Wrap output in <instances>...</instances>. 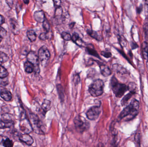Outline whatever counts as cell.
<instances>
[{"mask_svg": "<svg viewBox=\"0 0 148 147\" xmlns=\"http://www.w3.org/2000/svg\"><path fill=\"white\" fill-rule=\"evenodd\" d=\"M134 94V93H132V92H130L129 93L124 96V97L122 99L121 101V105L122 106L126 105Z\"/></svg>", "mask_w": 148, "mask_h": 147, "instance_id": "24", "label": "cell"}, {"mask_svg": "<svg viewBox=\"0 0 148 147\" xmlns=\"http://www.w3.org/2000/svg\"><path fill=\"white\" fill-rule=\"evenodd\" d=\"M20 140L22 142L25 143L28 146H31L34 143V140L28 134H25L21 135L19 137Z\"/></svg>", "mask_w": 148, "mask_h": 147, "instance_id": "10", "label": "cell"}, {"mask_svg": "<svg viewBox=\"0 0 148 147\" xmlns=\"http://www.w3.org/2000/svg\"><path fill=\"white\" fill-rule=\"evenodd\" d=\"M1 121L6 123H14V116L11 114L8 113H5L2 115L1 117Z\"/></svg>", "mask_w": 148, "mask_h": 147, "instance_id": "15", "label": "cell"}, {"mask_svg": "<svg viewBox=\"0 0 148 147\" xmlns=\"http://www.w3.org/2000/svg\"><path fill=\"white\" fill-rule=\"evenodd\" d=\"M9 60V57L7 54L3 52L0 51V64L6 63Z\"/></svg>", "mask_w": 148, "mask_h": 147, "instance_id": "27", "label": "cell"}, {"mask_svg": "<svg viewBox=\"0 0 148 147\" xmlns=\"http://www.w3.org/2000/svg\"><path fill=\"white\" fill-rule=\"evenodd\" d=\"M42 26L47 33L49 32V30H50V24H49V22L47 18L45 19V20L43 22Z\"/></svg>", "mask_w": 148, "mask_h": 147, "instance_id": "31", "label": "cell"}, {"mask_svg": "<svg viewBox=\"0 0 148 147\" xmlns=\"http://www.w3.org/2000/svg\"><path fill=\"white\" fill-rule=\"evenodd\" d=\"M143 30L145 33V37L148 41V18H147L143 25Z\"/></svg>", "mask_w": 148, "mask_h": 147, "instance_id": "29", "label": "cell"}, {"mask_svg": "<svg viewBox=\"0 0 148 147\" xmlns=\"http://www.w3.org/2000/svg\"><path fill=\"white\" fill-rule=\"evenodd\" d=\"M34 18L37 22L43 23L46 19L44 11L43 10L36 11L34 14Z\"/></svg>", "mask_w": 148, "mask_h": 147, "instance_id": "14", "label": "cell"}, {"mask_svg": "<svg viewBox=\"0 0 148 147\" xmlns=\"http://www.w3.org/2000/svg\"><path fill=\"white\" fill-rule=\"evenodd\" d=\"M128 89L130 91V92L135 93L136 90V85L135 83H130L129 84L128 86H127Z\"/></svg>", "mask_w": 148, "mask_h": 147, "instance_id": "33", "label": "cell"}, {"mask_svg": "<svg viewBox=\"0 0 148 147\" xmlns=\"http://www.w3.org/2000/svg\"><path fill=\"white\" fill-rule=\"evenodd\" d=\"M57 89L60 99L62 102H63L64 100V91H63V88L61 85L59 84L57 85Z\"/></svg>", "mask_w": 148, "mask_h": 147, "instance_id": "25", "label": "cell"}, {"mask_svg": "<svg viewBox=\"0 0 148 147\" xmlns=\"http://www.w3.org/2000/svg\"><path fill=\"white\" fill-rule=\"evenodd\" d=\"M2 40V39L0 38V43H1V41Z\"/></svg>", "mask_w": 148, "mask_h": 147, "instance_id": "48", "label": "cell"}, {"mask_svg": "<svg viewBox=\"0 0 148 147\" xmlns=\"http://www.w3.org/2000/svg\"><path fill=\"white\" fill-rule=\"evenodd\" d=\"M86 49H87V51H88L89 54L92 55V56H95V57L98 58L99 59H101L99 54L97 53V52L96 51L95 48H94V46L90 44V45H88L87 46V47H86Z\"/></svg>", "mask_w": 148, "mask_h": 147, "instance_id": "19", "label": "cell"}, {"mask_svg": "<svg viewBox=\"0 0 148 147\" xmlns=\"http://www.w3.org/2000/svg\"><path fill=\"white\" fill-rule=\"evenodd\" d=\"M104 83L101 79L95 80L89 86L88 91L90 94L94 97H97L102 95L103 92Z\"/></svg>", "mask_w": 148, "mask_h": 147, "instance_id": "2", "label": "cell"}, {"mask_svg": "<svg viewBox=\"0 0 148 147\" xmlns=\"http://www.w3.org/2000/svg\"><path fill=\"white\" fill-rule=\"evenodd\" d=\"M142 51L144 59L148 60V43L144 41L142 45Z\"/></svg>", "mask_w": 148, "mask_h": 147, "instance_id": "20", "label": "cell"}, {"mask_svg": "<svg viewBox=\"0 0 148 147\" xmlns=\"http://www.w3.org/2000/svg\"><path fill=\"white\" fill-rule=\"evenodd\" d=\"M3 145L5 147H13L14 142L10 139L7 138L3 141Z\"/></svg>", "mask_w": 148, "mask_h": 147, "instance_id": "32", "label": "cell"}, {"mask_svg": "<svg viewBox=\"0 0 148 147\" xmlns=\"http://www.w3.org/2000/svg\"><path fill=\"white\" fill-rule=\"evenodd\" d=\"M75 128L77 132L83 133L88 130L90 127L89 122L81 116H77L74 120Z\"/></svg>", "mask_w": 148, "mask_h": 147, "instance_id": "4", "label": "cell"}, {"mask_svg": "<svg viewBox=\"0 0 148 147\" xmlns=\"http://www.w3.org/2000/svg\"><path fill=\"white\" fill-rule=\"evenodd\" d=\"M0 96L4 101L10 102L12 98V95L11 92L6 89L1 90L0 91Z\"/></svg>", "mask_w": 148, "mask_h": 147, "instance_id": "13", "label": "cell"}, {"mask_svg": "<svg viewBox=\"0 0 148 147\" xmlns=\"http://www.w3.org/2000/svg\"><path fill=\"white\" fill-rule=\"evenodd\" d=\"M114 140H113V141L111 142V147H118V145L116 143V135H114Z\"/></svg>", "mask_w": 148, "mask_h": 147, "instance_id": "38", "label": "cell"}, {"mask_svg": "<svg viewBox=\"0 0 148 147\" xmlns=\"http://www.w3.org/2000/svg\"><path fill=\"white\" fill-rule=\"evenodd\" d=\"M61 36L63 39L66 41H70L72 40V36L71 35L66 32H63L62 33Z\"/></svg>", "mask_w": 148, "mask_h": 147, "instance_id": "34", "label": "cell"}, {"mask_svg": "<svg viewBox=\"0 0 148 147\" xmlns=\"http://www.w3.org/2000/svg\"><path fill=\"white\" fill-rule=\"evenodd\" d=\"M142 10V7H139L138 9V13H140Z\"/></svg>", "mask_w": 148, "mask_h": 147, "instance_id": "45", "label": "cell"}, {"mask_svg": "<svg viewBox=\"0 0 148 147\" xmlns=\"http://www.w3.org/2000/svg\"><path fill=\"white\" fill-rule=\"evenodd\" d=\"M7 32L2 27L0 26V38L3 39L7 35Z\"/></svg>", "mask_w": 148, "mask_h": 147, "instance_id": "35", "label": "cell"}, {"mask_svg": "<svg viewBox=\"0 0 148 147\" xmlns=\"http://www.w3.org/2000/svg\"><path fill=\"white\" fill-rule=\"evenodd\" d=\"M27 34L28 38L31 42L35 41L36 39V34L34 30H28L27 32Z\"/></svg>", "mask_w": 148, "mask_h": 147, "instance_id": "23", "label": "cell"}, {"mask_svg": "<svg viewBox=\"0 0 148 147\" xmlns=\"http://www.w3.org/2000/svg\"><path fill=\"white\" fill-rule=\"evenodd\" d=\"M25 71L28 73H31L34 71V66L33 64L28 61H27L24 64Z\"/></svg>", "mask_w": 148, "mask_h": 147, "instance_id": "22", "label": "cell"}, {"mask_svg": "<svg viewBox=\"0 0 148 147\" xmlns=\"http://www.w3.org/2000/svg\"><path fill=\"white\" fill-rule=\"evenodd\" d=\"M13 125L14 123H6L2 121H0V129L8 128H10Z\"/></svg>", "mask_w": 148, "mask_h": 147, "instance_id": "30", "label": "cell"}, {"mask_svg": "<svg viewBox=\"0 0 148 147\" xmlns=\"http://www.w3.org/2000/svg\"><path fill=\"white\" fill-rule=\"evenodd\" d=\"M38 56L39 60L42 63L46 64L50 59V53L48 48L45 46H43L39 49Z\"/></svg>", "mask_w": 148, "mask_h": 147, "instance_id": "7", "label": "cell"}, {"mask_svg": "<svg viewBox=\"0 0 148 147\" xmlns=\"http://www.w3.org/2000/svg\"><path fill=\"white\" fill-rule=\"evenodd\" d=\"M72 40L74 43L80 47L82 46L83 44L84 43L82 39L79 37L78 34L76 33H73L72 37Z\"/></svg>", "mask_w": 148, "mask_h": 147, "instance_id": "16", "label": "cell"}, {"mask_svg": "<svg viewBox=\"0 0 148 147\" xmlns=\"http://www.w3.org/2000/svg\"><path fill=\"white\" fill-rule=\"evenodd\" d=\"M19 127L20 130L25 134L29 133L33 131L29 119H27L25 116L23 117L21 120Z\"/></svg>", "mask_w": 148, "mask_h": 147, "instance_id": "8", "label": "cell"}, {"mask_svg": "<svg viewBox=\"0 0 148 147\" xmlns=\"http://www.w3.org/2000/svg\"><path fill=\"white\" fill-rule=\"evenodd\" d=\"M145 13L147 18H148V1H146L145 5Z\"/></svg>", "mask_w": 148, "mask_h": 147, "instance_id": "40", "label": "cell"}, {"mask_svg": "<svg viewBox=\"0 0 148 147\" xmlns=\"http://www.w3.org/2000/svg\"><path fill=\"white\" fill-rule=\"evenodd\" d=\"M112 70L116 72L121 75H125L128 73V71L123 67L121 65L116 64L112 66Z\"/></svg>", "mask_w": 148, "mask_h": 147, "instance_id": "12", "label": "cell"}, {"mask_svg": "<svg viewBox=\"0 0 148 147\" xmlns=\"http://www.w3.org/2000/svg\"><path fill=\"white\" fill-rule=\"evenodd\" d=\"M101 54L103 56L105 57V58H110V57H111V56H112V54H111V53L108 51H101Z\"/></svg>", "mask_w": 148, "mask_h": 147, "instance_id": "37", "label": "cell"}, {"mask_svg": "<svg viewBox=\"0 0 148 147\" xmlns=\"http://www.w3.org/2000/svg\"><path fill=\"white\" fill-rule=\"evenodd\" d=\"M147 70L148 71V60H147Z\"/></svg>", "mask_w": 148, "mask_h": 147, "instance_id": "47", "label": "cell"}, {"mask_svg": "<svg viewBox=\"0 0 148 147\" xmlns=\"http://www.w3.org/2000/svg\"><path fill=\"white\" fill-rule=\"evenodd\" d=\"M101 110L99 106H93L89 109L86 113L87 118L90 121L96 120L101 114Z\"/></svg>", "mask_w": 148, "mask_h": 147, "instance_id": "9", "label": "cell"}, {"mask_svg": "<svg viewBox=\"0 0 148 147\" xmlns=\"http://www.w3.org/2000/svg\"><path fill=\"white\" fill-rule=\"evenodd\" d=\"M140 133H137L135 135V140L136 142H137L138 145H139V147L140 146Z\"/></svg>", "mask_w": 148, "mask_h": 147, "instance_id": "39", "label": "cell"}, {"mask_svg": "<svg viewBox=\"0 0 148 147\" xmlns=\"http://www.w3.org/2000/svg\"><path fill=\"white\" fill-rule=\"evenodd\" d=\"M51 102L48 100L45 99L41 105V109L43 113L46 114L47 111L51 109Z\"/></svg>", "mask_w": 148, "mask_h": 147, "instance_id": "18", "label": "cell"}, {"mask_svg": "<svg viewBox=\"0 0 148 147\" xmlns=\"http://www.w3.org/2000/svg\"><path fill=\"white\" fill-rule=\"evenodd\" d=\"M29 121L31 123L33 130L38 134H44V129L43 124L37 115L31 114L29 116Z\"/></svg>", "mask_w": 148, "mask_h": 147, "instance_id": "3", "label": "cell"}, {"mask_svg": "<svg viewBox=\"0 0 148 147\" xmlns=\"http://www.w3.org/2000/svg\"><path fill=\"white\" fill-rule=\"evenodd\" d=\"M55 7H56L58 8L60 7L61 3V1H53Z\"/></svg>", "mask_w": 148, "mask_h": 147, "instance_id": "42", "label": "cell"}, {"mask_svg": "<svg viewBox=\"0 0 148 147\" xmlns=\"http://www.w3.org/2000/svg\"><path fill=\"white\" fill-rule=\"evenodd\" d=\"M27 59L28 62L34 65V71L36 73L40 72L39 68V60L38 55L34 51H30L27 55Z\"/></svg>", "mask_w": 148, "mask_h": 147, "instance_id": "6", "label": "cell"}, {"mask_svg": "<svg viewBox=\"0 0 148 147\" xmlns=\"http://www.w3.org/2000/svg\"><path fill=\"white\" fill-rule=\"evenodd\" d=\"M62 13H63V10L61 7H60L56 8L55 12V17L56 19H60L62 16Z\"/></svg>", "mask_w": 148, "mask_h": 147, "instance_id": "28", "label": "cell"}, {"mask_svg": "<svg viewBox=\"0 0 148 147\" xmlns=\"http://www.w3.org/2000/svg\"><path fill=\"white\" fill-rule=\"evenodd\" d=\"M39 39L41 40L42 41H45L48 39H49V35L47 33H41L39 36Z\"/></svg>", "mask_w": 148, "mask_h": 147, "instance_id": "36", "label": "cell"}, {"mask_svg": "<svg viewBox=\"0 0 148 147\" xmlns=\"http://www.w3.org/2000/svg\"><path fill=\"white\" fill-rule=\"evenodd\" d=\"M5 22V19L4 17L1 15L0 14V25H2Z\"/></svg>", "mask_w": 148, "mask_h": 147, "instance_id": "43", "label": "cell"}, {"mask_svg": "<svg viewBox=\"0 0 148 147\" xmlns=\"http://www.w3.org/2000/svg\"><path fill=\"white\" fill-rule=\"evenodd\" d=\"M99 67H100V71L103 76L105 77H108L111 74V71L108 66L103 64V63H98Z\"/></svg>", "mask_w": 148, "mask_h": 147, "instance_id": "11", "label": "cell"}, {"mask_svg": "<svg viewBox=\"0 0 148 147\" xmlns=\"http://www.w3.org/2000/svg\"><path fill=\"white\" fill-rule=\"evenodd\" d=\"M87 33L92 38L95 39L96 40L98 41H101L102 40V37L101 36V35H100L98 33L96 32V31L88 29V30H87Z\"/></svg>", "mask_w": 148, "mask_h": 147, "instance_id": "21", "label": "cell"}, {"mask_svg": "<svg viewBox=\"0 0 148 147\" xmlns=\"http://www.w3.org/2000/svg\"><path fill=\"white\" fill-rule=\"evenodd\" d=\"M140 106L139 102L136 99L132 101L128 106L126 107L121 112L119 115V117L120 119H122L124 117H127L133 111L138 110Z\"/></svg>", "mask_w": 148, "mask_h": 147, "instance_id": "5", "label": "cell"}, {"mask_svg": "<svg viewBox=\"0 0 148 147\" xmlns=\"http://www.w3.org/2000/svg\"><path fill=\"white\" fill-rule=\"evenodd\" d=\"M131 46H132V47L133 49H135L136 47H138L137 45L135 43H133V44H132V45Z\"/></svg>", "mask_w": 148, "mask_h": 147, "instance_id": "44", "label": "cell"}, {"mask_svg": "<svg viewBox=\"0 0 148 147\" xmlns=\"http://www.w3.org/2000/svg\"><path fill=\"white\" fill-rule=\"evenodd\" d=\"M80 80V77H79V75L78 74L75 75V77H74V81L75 83H78Z\"/></svg>", "mask_w": 148, "mask_h": 147, "instance_id": "41", "label": "cell"}, {"mask_svg": "<svg viewBox=\"0 0 148 147\" xmlns=\"http://www.w3.org/2000/svg\"><path fill=\"white\" fill-rule=\"evenodd\" d=\"M23 2L25 3V4H28L29 3V1H23Z\"/></svg>", "mask_w": 148, "mask_h": 147, "instance_id": "46", "label": "cell"}, {"mask_svg": "<svg viewBox=\"0 0 148 147\" xmlns=\"http://www.w3.org/2000/svg\"></svg>", "mask_w": 148, "mask_h": 147, "instance_id": "49", "label": "cell"}, {"mask_svg": "<svg viewBox=\"0 0 148 147\" xmlns=\"http://www.w3.org/2000/svg\"><path fill=\"white\" fill-rule=\"evenodd\" d=\"M9 73L7 69L0 65V78L3 79L8 76Z\"/></svg>", "mask_w": 148, "mask_h": 147, "instance_id": "26", "label": "cell"}, {"mask_svg": "<svg viewBox=\"0 0 148 147\" xmlns=\"http://www.w3.org/2000/svg\"><path fill=\"white\" fill-rule=\"evenodd\" d=\"M110 86L114 94L117 98H121L128 90L126 85L120 83L115 77H113L110 81Z\"/></svg>", "mask_w": 148, "mask_h": 147, "instance_id": "1", "label": "cell"}, {"mask_svg": "<svg viewBox=\"0 0 148 147\" xmlns=\"http://www.w3.org/2000/svg\"><path fill=\"white\" fill-rule=\"evenodd\" d=\"M10 24V27L13 33L16 35L18 34L19 31V25L16 20H15L14 19L11 20Z\"/></svg>", "mask_w": 148, "mask_h": 147, "instance_id": "17", "label": "cell"}]
</instances>
